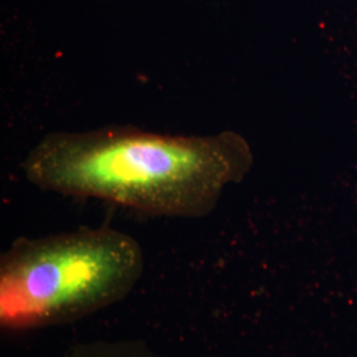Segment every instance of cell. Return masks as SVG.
<instances>
[{"mask_svg":"<svg viewBox=\"0 0 357 357\" xmlns=\"http://www.w3.org/2000/svg\"><path fill=\"white\" fill-rule=\"evenodd\" d=\"M144 271L141 243L100 227L20 237L0 257V328L36 331L123 301Z\"/></svg>","mask_w":357,"mask_h":357,"instance_id":"2","label":"cell"},{"mask_svg":"<svg viewBox=\"0 0 357 357\" xmlns=\"http://www.w3.org/2000/svg\"><path fill=\"white\" fill-rule=\"evenodd\" d=\"M252 162L248 142L233 131L185 137L114 126L47 134L22 168L43 191L151 216L200 218Z\"/></svg>","mask_w":357,"mask_h":357,"instance_id":"1","label":"cell"},{"mask_svg":"<svg viewBox=\"0 0 357 357\" xmlns=\"http://www.w3.org/2000/svg\"><path fill=\"white\" fill-rule=\"evenodd\" d=\"M61 357H168L142 340L97 339L70 345ZM211 357V356H203Z\"/></svg>","mask_w":357,"mask_h":357,"instance_id":"3","label":"cell"}]
</instances>
